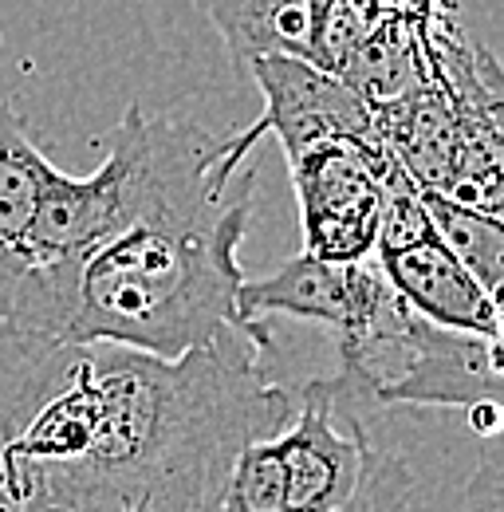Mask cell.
Instances as JSON below:
<instances>
[{
  "label": "cell",
  "mask_w": 504,
  "mask_h": 512,
  "mask_svg": "<svg viewBox=\"0 0 504 512\" xmlns=\"http://www.w3.org/2000/svg\"><path fill=\"white\" fill-rule=\"evenodd\" d=\"M422 205L430 213V225H434V233L441 237V245L457 256L493 296H501V276H504L501 217L438 190H422Z\"/></svg>",
  "instance_id": "8fae6325"
},
{
  "label": "cell",
  "mask_w": 504,
  "mask_h": 512,
  "mask_svg": "<svg viewBox=\"0 0 504 512\" xmlns=\"http://www.w3.org/2000/svg\"><path fill=\"white\" fill-rule=\"evenodd\" d=\"M375 260L390 288L430 323L485 335L501 343V300L441 245V237H422L410 245L375 249Z\"/></svg>",
  "instance_id": "ba28073f"
},
{
  "label": "cell",
  "mask_w": 504,
  "mask_h": 512,
  "mask_svg": "<svg viewBox=\"0 0 504 512\" xmlns=\"http://www.w3.org/2000/svg\"><path fill=\"white\" fill-rule=\"evenodd\" d=\"M52 512H221V493H201V489H182V493H150L123 505H87V509H52Z\"/></svg>",
  "instance_id": "5bb4252c"
},
{
  "label": "cell",
  "mask_w": 504,
  "mask_h": 512,
  "mask_svg": "<svg viewBox=\"0 0 504 512\" xmlns=\"http://www.w3.org/2000/svg\"><path fill=\"white\" fill-rule=\"evenodd\" d=\"M272 442L284 477V512H339L359 493L375 449L363 414L335 398L327 375L296 390V414Z\"/></svg>",
  "instance_id": "5b68a950"
},
{
  "label": "cell",
  "mask_w": 504,
  "mask_h": 512,
  "mask_svg": "<svg viewBox=\"0 0 504 512\" xmlns=\"http://www.w3.org/2000/svg\"><path fill=\"white\" fill-rule=\"evenodd\" d=\"M268 351L272 327H225L158 359L0 323V418L40 469L52 509L221 493L237 449L296 414V390L264 371Z\"/></svg>",
  "instance_id": "6da1fadb"
},
{
  "label": "cell",
  "mask_w": 504,
  "mask_h": 512,
  "mask_svg": "<svg viewBox=\"0 0 504 512\" xmlns=\"http://www.w3.org/2000/svg\"><path fill=\"white\" fill-rule=\"evenodd\" d=\"M221 138L170 178L115 233L44 264L0 276V323L60 343H119L178 359L245 320L241 245L252 221V182L229 197Z\"/></svg>",
  "instance_id": "7a4b0ae2"
},
{
  "label": "cell",
  "mask_w": 504,
  "mask_h": 512,
  "mask_svg": "<svg viewBox=\"0 0 504 512\" xmlns=\"http://www.w3.org/2000/svg\"><path fill=\"white\" fill-rule=\"evenodd\" d=\"M44 166L48 154L32 142L8 95H0V276L24 268V241L36 213Z\"/></svg>",
  "instance_id": "9c48e42d"
},
{
  "label": "cell",
  "mask_w": 504,
  "mask_h": 512,
  "mask_svg": "<svg viewBox=\"0 0 504 512\" xmlns=\"http://www.w3.org/2000/svg\"><path fill=\"white\" fill-rule=\"evenodd\" d=\"M414 505V473L410 465L390 453V449H371L359 493L339 512H410Z\"/></svg>",
  "instance_id": "7c38bea8"
},
{
  "label": "cell",
  "mask_w": 504,
  "mask_h": 512,
  "mask_svg": "<svg viewBox=\"0 0 504 512\" xmlns=\"http://www.w3.org/2000/svg\"><path fill=\"white\" fill-rule=\"evenodd\" d=\"M501 402V343L438 327L414 312L406 351L382 406H457Z\"/></svg>",
  "instance_id": "52a82bcc"
},
{
  "label": "cell",
  "mask_w": 504,
  "mask_h": 512,
  "mask_svg": "<svg viewBox=\"0 0 504 512\" xmlns=\"http://www.w3.org/2000/svg\"><path fill=\"white\" fill-rule=\"evenodd\" d=\"M390 280L382 276L375 256L367 260H323L300 253L268 276H245L237 292V308L245 320L292 316L331 327L347 335L371 320L378 304L390 296Z\"/></svg>",
  "instance_id": "8992f818"
},
{
  "label": "cell",
  "mask_w": 504,
  "mask_h": 512,
  "mask_svg": "<svg viewBox=\"0 0 504 512\" xmlns=\"http://www.w3.org/2000/svg\"><path fill=\"white\" fill-rule=\"evenodd\" d=\"M386 142L327 138L296 154L292 182L300 201L304 253L323 260H367L375 256L386 178L394 170Z\"/></svg>",
  "instance_id": "277c9868"
},
{
  "label": "cell",
  "mask_w": 504,
  "mask_h": 512,
  "mask_svg": "<svg viewBox=\"0 0 504 512\" xmlns=\"http://www.w3.org/2000/svg\"><path fill=\"white\" fill-rule=\"evenodd\" d=\"M0 512H52L40 469L12 442L4 418H0Z\"/></svg>",
  "instance_id": "4fadbf2b"
},
{
  "label": "cell",
  "mask_w": 504,
  "mask_h": 512,
  "mask_svg": "<svg viewBox=\"0 0 504 512\" xmlns=\"http://www.w3.org/2000/svg\"><path fill=\"white\" fill-rule=\"evenodd\" d=\"M197 8L217 24L241 67L264 52L312 60V24L304 0H197Z\"/></svg>",
  "instance_id": "30bf717a"
},
{
  "label": "cell",
  "mask_w": 504,
  "mask_h": 512,
  "mask_svg": "<svg viewBox=\"0 0 504 512\" xmlns=\"http://www.w3.org/2000/svg\"><path fill=\"white\" fill-rule=\"evenodd\" d=\"M260 95H264V115L252 127L221 138V170L241 174L249 166L252 146L264 134H276L288 162L315 142L327 138H359V142H382L375 111L327 67L284 56V52H264L245 64Z\"/></svg>",
  "instance_id": "3957f363"
}]
</instances>
